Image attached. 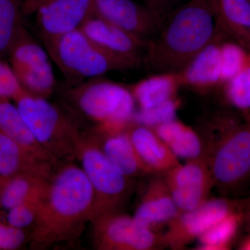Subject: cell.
Listing matches in <instances>:
<instances>
[{"instance_id": "d6986e66", "label": "cell", "mask_w": 250, "mask_h": 250, "mask_svg": "<svg viewBox=\"0 0 250 250\" xmlns=\"http://www.w3.org/2000/svg\"><path fill=\"white\" fill-rule=\"evenodd\" d=\"M99 145L104 155L125 177L131 179L141 175H146L145 168L136 154L126 130L98 133Z\"/></svg>"}, {"instance_id": "3957f363", "label": "cell", "mask_w": 250, "mask_h": 250, "mask_svg": "<svg viewBox=\"0 0 250 250\" xmlns=\"http://www.w3.org/2000/svg\"><path fill=\"white\" fill-rule=\"evenodd\" d=\"M243 121L228 118L205 156L213 187L222 197L240 199L250 193V112Z\"/></svg>"}, {"instance_id": "4316f807", "label": "cell", "mask_w": 250, "mask_h": 250, "mask_svg": "<svg viewBox=\"0 0 250 250\" xmlns=\"http://www.w3.org/2000/svg\"><path fill=\"white\" fill-rule=\"evenodd\" d=\"M250 52L236 42L224 40L220 45L221 83H226L246 66Z\"/></svg>"}, {"instance_id": "4fadbf2b", "label": "cell", "mask_w": 250, "mask_h": 250, "mask_svg": "<svg viewBox=\"0 0 250 250\" xmlns=\"http://www.w3.org/2000/svg\"><path fill=\"white\" fill-rule=\"evenodd\" d=\"M180 213L196 208L209 197L213 182L204 156L179 164L162 174Z\"/></svg>"}, {"instance_id": "7402d4cb", "label": "cell", "mask_w": 250, "mask_h": 250, "mask_svg": "<svg viewBox=\"0 0 250 250\" xmlns=\"http://www.w3.org/2000/svg\"><path fill=\"white\" fill-rule=\"evenodd\" d=\"M182 85L180 73L153 74L133 85L130 90L140 109H149L175 98Z\"/></svg>"}, {"instance_id": "ac0fdd59", "label": "cell", "mask_w": 250, "mask_h": 250, "mask_svg": "<svg viewBox=\"0 0 250 250\" xmlns=\"http://www.w3.org/2000/svg\"><path fill=\"white\" fill-rule=\"evenodd\" d=\"M56 168L57 166L41 160L0 132V175L29 174L49 179Z\"/></svg>"}, {"instance_id": "1f68e13d", "label": "cell", "mask_w": 250, "mask_h": 250, "mask_svg": "<svg viewBox=\"0 0 250 250\" xmlns=\"http://www.w3.org/2000/svg\"><path fill=\"white\" fill-rule=\"evenodd\" d=\"M26 240L23 229L0 222V250L18 249Z\"/></svg>"}, {"instance_id": "d6a6232c", "label": "cell", "mask_w": 250, "mask_h": 250, "mask_svg": "<svg viewBox=\"0 0 250 250\" xmlns=\"http://www.w3.org/2000/svg\"><path fill=\"white\" fill-rule=\"evenodd\" d=\"M143 4H146L150 8L159 13L163 16L167 17L169 14L175 8L178 0H141Z\"/></svg>"}, {"instance_id": "ba28073f", "label": "cell", "mask_w": 250, "mask_h": 250, "mask_svg": "<svg viewBox=\"0 0 250 250\" xmlns=\"http://www.w3.org/2000/svg\"><path fill=\"white\" fill-rule=\"evenodd\" d=\"M8 56L24 91L46 99L53 93L56 79L50 57L25 27L20 31Z\"/></svg>"}, {"instance_id": "d590c367", "label": "cell", "mask_w": 250, "mask_h": 250, "mask_svg": "<svg viewBox=\"0 0 250 250\" xmlns=\"http://www.w3.org/2000/svg\"><path fill=\"white\" fill-rule=\"evenodd\" d=\"M4 177H3V176L0 175V184H1V182H2L3 179H4Z\"/></svg>"}, {"instance_id": "8992f818", "label": "cell", "mask_w": 250, "mask_h": 250, "mask_svg": "<svg viewBox=\"0 0 250 250\" xmlns=\"http://www.w3.org/2000/svg\"><path fill=\"white\" fill-rule=\"evenodd\" d=\"M38 142L57 160L77 158L82 133L73 120L47 99L23 91L14 100Z\"/></svg>"}, {"instance_id": "30bf717a", "label": "cell", "mask_w": 250, "mask_h": 250, "mask_svg": "<svg viewBox=\"0 0 250 250\" xmlns=\"http://www.w3.org/2000/svg\"><path fill=\"white\" fill-rule=\"evenodd\" d=\"M23 14L35 16L45 44L80 29L93 14V0H24Z\"/></svg>"}, {"instance_id": "484cf974", "label": "cell", "mask_w": 250, "mask_h": 250, "mask_svg": "<svg viewBox=\"0 0 250 250\" xmlns=\"http://www.w3.org/2000/svg\"><path fill=\"white\" fill-rule=\"evenodd\" d=\"M242 225L239 211L225 217L199 237L200 249L229 250Z\"/></svg>"}, {"instance_id": "7c38bea8", "label": "cell", "mask_w": 250, "mask_h": 250, "mask_svg": "<svg viewBox=\"0 0 250 250\" xmlns=\"http://www.w3.org/2000/svg\"><path fill=\"white\" fill-rule=\"evenodd\" d=\"M93 14L149 41L160 31L166 16L134 0H93Z\"/></svg>"}, {"instance_id": "e0dca14e", "label": "cell", "mask_w": 250, "mask_h": 250, "mask_svg": "<svg viewBox=\"0 0 250 250\" xmlns=\"http://www.w3.org/2000/svg\"><path fill=\"white\" fill-rule=\"evenodd\" d=\"M226 36L221 31L179 72L182 85L205 90L221 83L220 45Z\"/></svg>"}, {"instance_id": "83f0119b", "label": "cell", "mask_w": 250, "mask_h": 250, "mask_svg": "<svg viewBox=\"0 0 250 250\" xmlns=\"http://www.w3.org/2000/svg\"><path fill=\"white\" fill-rule=\"evenodd\" d=\"M225 84L229 103L240 111L250 112V52L244 68Z\"/></svg>"}, {"instance_id": "52a82bcc", "label": "cell", "mask_w": 250, "mask_h": 250, "mask_svg": "<svg viewBox=\"0 0 250 250\" xmlns=\"http://www.w3.org/2000/svg\"><path fill=\"white\" fill-rule=\"evenodd\" d=\"M77 158L93 188L91 223L103 215L120 212L131 192L132 179L125 177L112 165L100 148L97 137L82 134Z\"/></svg>"}, {"instance_id": "ffe728a7", "label": "cell", "mask_w": 250, "mask_h": 250, "mask_svg": "<svg viewBox=\"0 0 250 250\" xmlns=\"http://www.w3.org/2000/svg\"><path fill=\"white\" fill-rule=\"evenodd\" d=\"M219 31L250 52V0H211Z\"/></svg>"}, {"instance_id": "836d02e7", "label": "cell", "mask_w": 250, "mask_h": 250, "mask_svg": "<svg viewBox=\"0 0 250 250\" xmlns=\"http://www.w3.org/2000/svg\"><path fill=\"white\" fill-rule=\"evenodd\" d=\"M239 201V213L242 218V225H244L247 231L250 233V193Z\"/></svg>"}, {"instance_id": "2e32d148", "label": "cell", "mask_w": 250, "mask_h": 250, "mask_svg": "<svg viewBox=\"0 0 250 250\" xmlns=\"http://www.w3.org/2000/svg\"><path fill=\"white\" fill-rule=\"evenodd\" d=\"M180 213L162 174H155L143 193L133 216L141 226L155 231Z\"/></svg>"}, {"instance_id": "e575fe53", "label": "cell", "mask_w": 250, "mask_h": 250, "mask_svg": "<svg viewBox=\"0 0 250 250\" xmlns=\"http://www.w3.org/2000/svg\"><path fill=\"white\" fill-rule=\"evenodd\" d=\"M240 250H250V233L242 241L239 246Z\"/></svg>"}, {"instance_id": "5bb4252c", "label": "cell", "mask_w": 250, "mask_h": 250, "mask_svg": "<svg viewBox=\"0 0 250 250\" xmlns=\"http://www.w3.org/2000/svg\"><path fill=\"white\" fill-rule=\"evenodd\" d=\"M94 43L113 55L127 61L139 68L148 41L92 15L80 28Z\"/></svg>"}, {"instance_id": "277c9868", "label": "cell", "mask_w": 250, "mask_h": 250, "mask_svg": "<svg viewBox=\"0 0 250 250\" xmlns=\"http://www.w3.org/2000/svg\"><path fill=\"white\" fill-rule=\"evenodd\" d=\"M68 97L87 119L98 124V132L125 129L135 113L131 90L101 77L73 83Z\"/></svg>"}, {"instance_id": "5b68a950", "label": "cell", "mask_w": 250, "mask_h": 250, "mask_svg": "<svg viewBox=\"0 0 250 250\" xmlns=\"http://www.w3.org/2000/svg\"><path fill=\"white\" fill-rule=\"evenodd\" d=\"M44 45L62 75L74 83L100 77L110 72L137 68L131 62L99 47L80 29Z\"/></svg>"}, {"instance_id": "9a60e30c", "label": "cell", "mask_w": 250, "mask_h": 250, "mask_svg": "<svg viewBox=\"0 0 250 250\" xmlns=\"http://www.w3.org/2000/svg\"><path fill=\"white\" fill-rule=\"evenodd\" d=\"M125 130L148 174H164L180 164L152 128L131 121Z\"/></svg>"}, {"instance_id": "44dd1931", "label": "cell", "mask_w": 250, "mask_h": 250, "mask_svg": "<svg viewBox=\"0 0 250 250\" xmlns=\"http://www.w3.org/2000/svg\"><path fill=\"white\" fill-rule=\"evenodd\" d=\"M0 132L41 160L56 166L60 164L38 142L18 106L10 100H0Z\"/></svg>"}, {"instance_id": "8fae6325", "label": "cell", "mask_w": 250, "mask_h": 250, "mask_svg": "<svg viewBox=\"0 0 250 250\" xmlns=\"http://www.w3.org/2000/svg\"><path fill=\"white\" fill-rule=\"evenodd\" d=\"M238 199L221 197L208 198L193 209L182 212L167 224L164 234L166 247L173 250L184 249L212 226L225 217L239 211Z\"/></svg>"}, {"instance_id": "f546056e", "label": "cell", "mask_w": 250, "mask_h": 250, "mask_svg": "<svg viewBox=\"0 0 250 250\" xmlns=\"http://www.w3.org/2000/svg\"><path fill=\"white\" fill-rule=\"evenodd\" d=\"M46 191L47 190L9 209L7 215L8 225L21 229L32 226L37 218Z\"/></svg>"}, {"instance_id": "603a6c76", "label": "cell", "mask_w": 250, "mask_h": 250, "mask_svg": "<svg viewBox=\"0 0 250 250\" xmlns=\"http://www.w3.org/2000/svg\"><path fill=\"white\" fill-rule=\"evenodd\" d=\"M177 158L192 160L204 156L201 137L192 128L173 120L152 128Z\"/></svg>"}, {"instance_id": "6da1fadb", "label": "cell", "mask_w": 250, "mask_h": 250, "mask_svg": "<svg viewBox=\"0 0 250 250\" xmlns=\"http://www.w3.org/2000/svg\"><path fill=\"white\" fill-rule=\"evenodd\" d=\"M93 188L82 167L68 161L54 171L29 239L39 248L72 241L93 215Z\"/></svg>"}, {"instance_id": "cb8c5ba5", "label": "cell", "mask_w": 250, "mask_h": 250, "mask_svg": "<svg viewBox=\"0 0 250 250\" xmlns=\"http://www.w3.org/2000/svg\"><path fill=\"white\" fill-rule=\"evenodd\" d=\"M49 179L29 174L4 177L0 184V208L9 210L31 197L42 193Z\"/></svg>"}, {"instance_id": "d4e9b609", "label": "cell", "mask_w": 250, "mask_h": 250, "mask_svg": "<svg viewBox=\"0 0 250 250\" xmlns=\"http://www.w3.org/2000/svg\"><path fill=\"white\" fill-rule=\"evenodd\" d=\"M24 0H0V57L9 55L10 49L24 25Z\"/></svg>"}, {"instance_id": "4dcf8cb0", "label": "cell", "mask_w": 250, "mask_h": 250, "mask_svg": "<svg viewBox=\"0 0 250 250\" xmlns=\"http://www.w3.org/2000/svg\"><path fill=\"white\" fill-rule=\"evenodd\" d=\"M22 89L11 65L0 60V100H15Z\"/></svg>"}, {"instance_id": "f1b7e54d", "label": "cell", "mask_w": 250, "mask_h": 250, "mask_svg": "<svg viewBox=\"0 0 250 250\" xmlns=\"http://www.w3.org/2000/svg\"><path fill=\"white\" fill-rule=\"evenodd\" d=\"M179 102L176 98L149 109H140L135 112L131 121L154 128L176 119Z\"/></svg>"}, {"instance_id": "9c48e42d", "label": "cell", "mask_w": 250, "mask_h": 250, "mask_svg": "<svg viewBox=\"0 0 250 250\" xmlns=\"http://www.w3.org/2000/svg\"><path fill=\"white\" fill-rule=\"evenodd\" d=\"M93 240L100 250H152L165 248L164 236L141 226L133 217L121 212L95 219Z\"/></svg>"}, {"instance_id": "7a4b0ae2", "label": "cell", "mask_w": 250, "mask_h": 250, "mask_svg": "<svg viewBox=\"0 0 250 250\" xmlns=\"http://www.w3.org/2000/svg\"><path fill=\"white\" fill-rule=\"evenodd\" d=\"M219 32L211 0H189L174 8L148 41L143 65L152 74L182 72Z\"/></svg>"}]
</instances>
